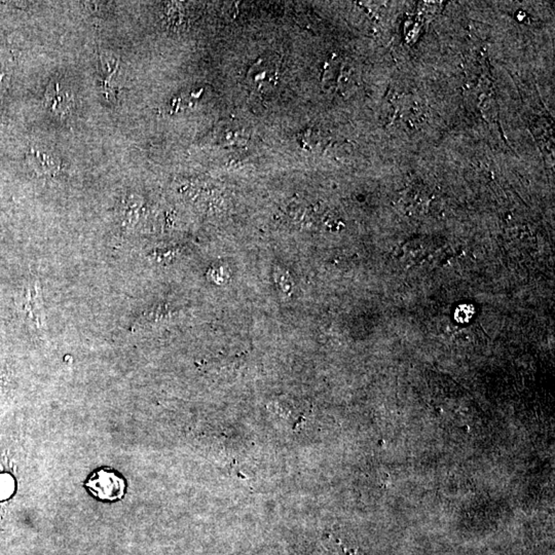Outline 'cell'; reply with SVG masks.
<instances>
[{
	"instance_id": "6",
	"label": "cell",
	"mask_w": 555,
	"mask_h": 555,
	"mask_svg": "<svg viewBox=\"0 0 555 555\" xmlns=\"http://www.w3.org/2000/svg\"><path fill=\"white\" fill-rule=\"evenodd\" d=\"M297 141L302 148L307 149V150H312L318 146L319 142H320V137L317 132L313 130H306L300 132V134L297 136Z\"/></svg>"
},
{
	"instance_id": "5",
	"label": "cell",
	"mask_w": 555,
	"mask_h": 555,
	"mask_svg": "<svg viewBox=\"0 0 555 555\" xmlns=\"http://www.w3.org/2000/svg\"><path fill=\"white\" fill-rule=\"evenodd\" d=\"M212 136L219 145L224 148L245 145L249 137L247 130L236 123H220L212 133Z\"/></svg>"
},
{
	"instance_id": "4",
	"label": "cell",
	"mask_w": 555,
	"mask_h": 555,
	"mask_svg": "<svg viewBox=\"0 0 555 555\" xmlns=\"http://www.w3.org/2000/svg\"><path fill=\"white\" fill-rule=\"evenodd\" d=\"M27 162L36 174L45 177H53L59 171L61 164L54 155L45 149L31 148L27 153Z\"/></svg>"
},
{
	"instance_id": "3",
	"label": "cell",
	"mask_w": 555,
	"mask_h": 555,
	"mask_svg": "<svg viewBox=\"0 0 555 555\" xmlns=\"http://www.w3.org/2000/svg\"><path fill=\"white\" fill-rule=\"evenodd\" d=\"M73 105L70 92L62 88L57 82H50L45 94V106L53 114L63 116L70 111Z\"/></svg>"
},
{
	"instance_id": "2",
	"label": "cell",
	"mask_w": 555,
	"mask_h": 555,
	"mask_svg": "<svg viewBox=\"0 0 555 555\" xmlns=\"http://www.w3.org/2000/svg\"><path fill=\"white\" fill-rule=\"evenodd\" d=\"M87 486L93 490L96 496L103 500L121 499L125 490V483L121 477L110 472L101 471L94 474L88 481Z\"/></svg>"
},
{
	"instance_id": "1",
	"label": "cell",
	"mask_w": 555,
	"mask_h": 555,
	"mask_svg": "<svg viewBox=\"0 0 555 555\" xmlns=\"http://www.w3.org/2000/svg\"><path fill=\"white\" fill-rule=\"evenodd\" d=\"M279 79V71L274 62L261 58L254 62L247 71L246 80L254 91L270 92L275 88Z\"/></svg>"
}]
</instances>
